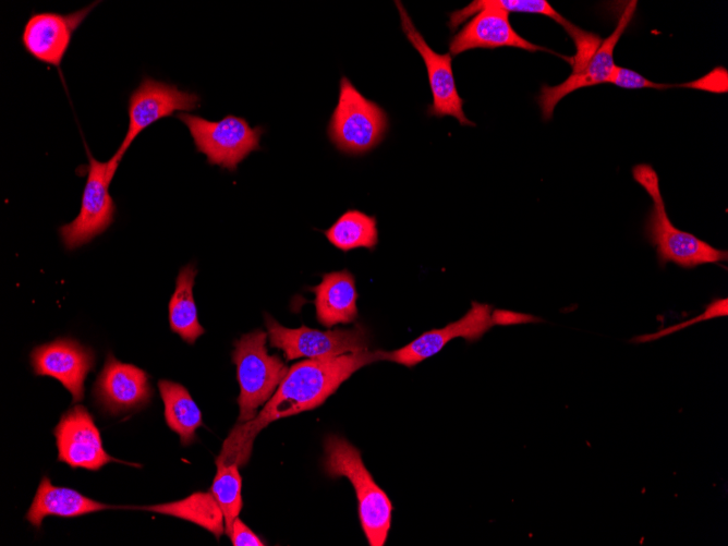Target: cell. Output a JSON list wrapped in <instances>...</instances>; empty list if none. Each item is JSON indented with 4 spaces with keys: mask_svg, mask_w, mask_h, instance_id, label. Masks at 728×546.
Here are the masks:
<instances>
[{
    "mask_svg": "<svg viewBox=\"0 0 728 546\" xmlns=\"http://www.w3.org/2000/svg\"><path fill=\"white\" fill-rule=\"evenodd\" d=\"M388 125L386 111L342 76L338 102L327 128L328 137L337 149L348 155L368 153L384 139Z\"/></svg>",
    "mask_w": 728,
    "mask_h": 546,
    "instance_id": "cell-5",
    "label": "cell"
},
{
    "mask_svg": "<svg viewBox=\"0 0 728 546\" xmlns=\"http://www.w3.org/2000/svg\"><path fill=\"white\" fill-rule=\"evenodd\" d=\"M175 117L186 125L196 150L206 156L209 165L234 171L245 157L260 149L264 129L251 128L244 118L228 114L219 121H209L185 112Z\"/></svg>",
    "mask_w": 728,
    "mask_h": 546,
    "instance_id": "cell-6",
    "label": "cell"
},
{
    "mask_svg": "<svg viewBox=\"0 0 728 546\" xmlns=\"http://www.w3.org/2000/svg\"><path fill=\"white\" fill-rule=\"evenodd\" d=\"M565 31L572 37L577 46V53L570 60L572 72L583 69L599 47V37L593 33L585 32L571 22L563 26Z\"/></svg>",
    "mask_w": 728,
    "mask_h": 546,
    "instance_id": "cell-27",
    "label": "cell"
},
{
    "mask_svg": "<svg viewBox=\"0 0 728 546\" xmlns=\"http://www.w3.org/2000/svg\"><path fill=\"white\" fill-rule=\"evenodd\" d=\"M493 316L495 324L497 326H510L517 324L543 321L541 318L533 315L517 313L508 310H499V308H494Z\"/></svg>",
    "mask_w": 728,
    "mask_h": 546,
    "instance_id": "cell-31",
    "label": "cell"
},
{
    "mask_svg": "<svg viewBox=\"0 0 728 546\" xmlns=\"http://www.w3.org/2000/svg\"><path fill=\"white\" fill-rule=\"evenodd\" d=\"M233 546H264L265 543L244 523L236 518L230 535Z\"/></svg>",
    "mask_w": 728,
    "mask_h": 546,
    "instance_id": "cell-30",
    "label": "cell"
},
{
    "mask_svg": "<svg viewBox=\"0 0 728 546\" xmlns=\"http://www.w3.org/2000/svg\"><path fill=\"white\" fill-rule=\"evenodd\" d=\"M265 325L270 347L282 350L287 361L299 357L329 359L365 351L369 345L368 332L361 324L350 329L321 331L304 325L287 328L266 315Z\"/></svg>",
    "mask_w": 728,
    "mask_h": 546,
    "instance_id": "cell-7",
    "label": "cell"
},
{
    "mask_svg": "<svg viewBox=\"0 0 728 546\" xmlns=\"http://www.w3.org/2000/svg\"><path fill=\"white\" fill-rule=\"evenodd\" d=\"M632 177L646 191L653 203L645 220L644 235L656 248L658 264L662 268L669 262L690 269L699 265L728 259L726 250H718L672 225L660 193L658 174L651 165H635L632 168Z\"/></svg>",
    "mask_w": 728,
    "mask_h": 546,
    "instance_id": "cell-2",
    "label": "cell"
},
{
    "mask_svg": "<svg viewBox=\"0 0 728 546\" xmlns=\"http://www.w3.org/2000/svg\"><path fill=\"white\" fill-rule=\"evenodd\" d=\"M324 234L343 252L359 247L374 250L378 242L376 218L357 209L343 213L331 227L324 230Z\"/></svg>",
    "mask_w": 728,
    "mask_h": 546,
    "instance_id": "cell-23",
    "label": "cell"
},
{
    "mask_svg": "<svg viewBox=\"0 0 728 546\" xmlns=\"http://www.w3.org/2000/svg\"><path fill=\"white\" fill-rule=\"evenodd\" d=\"M679 87L696 88L713 93L727 92V70L724 68H716L707 75L702 76L696 81L677 85Z\"/></svg>",
    "mask_w": 728,
    "mask_h": 546,
    "instance_id": "cell-29",
    "label": "cell"
},
{
    "mask_svg": "<svg viewBox=\"0 0 728 546\" xmlns=\"http://www.w3.org/2000/svg\"><path fill=\"white\" fill-rule=\"evenodd\" d=\"M311 290L315 294L314 304L319 324L330 328L355 320L357 292L349 270L325 274L320 283Z\"/></svg>",
    "mask_w": 728,
    "mask_h": 546,
    "instance_id": "cell-18",
    "label": "cell"
},
{
    "mask_svg": "<svg viewBox=\"0 0 728 546\" xmlns=\"http://www.w3.org/2000/svg\"><path fill=\"white\" fill-rule=\"evenodd\" d=\"M512 47L530 52L548 51L520 36L511 26L509 13L498 8H486L473 17L449 41V53L456 57L472 49Z\"/></svg>",
    "mask_w": 728,
    "mask_h": 546,
    "instance_id": "cell-17",
    "label": "cell"
},
{
    "mask_svg": "<svg viewBox=\"0 0 728 546\" xmlns=\"http://www.w3.org/2000/svg\"><path fill=\"white\" fill-rule=\"evenodd\" d=\"M98 2L68 14L35 12L26 21L21 36L25 51L37 61L59 68L74 32Z\"/></svg>",
    "mask_w": 728,
    "mask_h": 546,
    "instance_id": "cell-11",
    "label": "cell"
},
{
    "mask_svg": "<svg viewBox=\"0 0 728 546\" xmlns=\"http://www.w3.org/2000/svg\"><path fill=\"white\" fill-rule=\"evenodd\" d=\"M636 1H630L618 20L615 31L598 47L587 64L578 72H572L556 86L542 85L537 104L544 121L553 118L558 102L570 93L589 86L608 83L615 68L614 49L630 24L636 9Z\"/></svg>",
    "mask_w": 728,
    "mask_h": 546,
    "instance_id": "cell-15",
    "label": "cell"
},
{
    "mask_svg": "<svg viewBox=\"0 0 728 546\" xmlns=\"http://www.w3.org/2000/svg\"><path fill=\"white\" fill-rule=\"evenodd\" d=\"M486 8H498L508 13H532L548 16L566 26L569 21L559 14L546 0H477L472 1L466 7L453 11L449 14L448 26L451 32H454L460 24L466 21L470 16L475 15Z\"/></svg>",
    "mask_w": 728,
    "mask_h": 546,
    "instance_id": "cell-25",
    "label": "cell"
},
{
    "mask_svg": "<svg viewBox=\"0 0 728 546\" xmlns=\"http://www.w3.org/2000/svg\"><path fill=\"white\" fill-rule=\"evenodd\" d=\"M93 395L105 411L118 414L147 404L153 396V389L145 371L122 363L108 353L95 381Z\"/></svg>",
    "mask_w": 728,
    "mask_h": 546,
    "instance_id": "cell-16",
    "label": "cell"
},
{
    "mask_svg": "<svg viewBox=\"0 0 728 546\" xmlns=\"http://www.w3.org/2000/svg\"><path fill=\"white\" fill-rule=\"evenodd\" d=\"M728 315V299L727 298H719L715 299L712 301L709 304L706 305L705 311L697 315L695 318H692L687 321H682L680 324L669 326L666 328H663L654 333H646V335H640L634 338H632L630 341L634 343H645L650 342L653 340L660 339L663 337L669 336L670 333H674L678 330H681L683 328H687L691 326L692 324H696L700 321H704L707 319L716 318V317H723Z\"/></svg>",
    "mask_w": 728,
    "mask_h": 546,
    "instance_id": "cell-26",
    "label": "cell"
},
{
    "mask_svg": "<svg viewBox=\"0 0 728 546\" xmlns=\"http://www.w3.org/2000/svg\"><path fill=\"white\" fill-rule=\"evenodd\" d=\"M386 351H359L329 359H310L293 364L272 397L257 415L236 423L223 441L216 464L244 466L258 433L270 423L321 405L339 386L361 367L385 361Z\"/></svg>",
    "mask_w": 728,
    "mask_h": 546,
    "instance_id": "cell-1",
    "label": "cell"
},
{
    "mask_svg": "<svg viewBox=\"0 0 728 546\" xmlns=\"http://www.w3.org/2000/svg\"><path fill=\"white\" fill-rule=\"evenodd\" d=\"M138 509L190 521L209 531L217 538L225 533L222 511L210 492H195L181 500Z\"/></svg>",
    "mask_w": 728,
    "mask_h": 546,
    "instance_id": "cell-22",
    "label": "cell"
},
{
    "mask_svg": "<svg viewBox=\"0 0 728 546\" xmlns=\"http://www.w3.org/2000/svg\"><path fill=\"white\" fill-rule=\"evenodd\" d=\"M608 83L626 89L654 88L664 90L677 86L650 81L633 70L618 65H615Z\"/></svg>",
    "mask_w": 728,
    "mask_h": 546,
    "instance_id": "cell-28",
    "label": "cell"
},
{
    "mask_svg": "<svg viewBox=\"0 0 728 546\" xmlns=\"http://www.w3.org/2000/svg\"><path fill=\"white\" fill-rule=\"evenodd\" d=\"M89 166L81 209L75 219L59 228L63 245L75 250L104 233L113 222L116 205L109 194L113 174L108 161L97 160L86 147Z\"/></svg>",
    "mask_w": 728,
    "mask_h": 546,
    "instance_id": "cell-8",
    "label": "cell"
},
{
    "mask_svg": "<svg viewBox=\"0 0 728 546\" xmlns=\"http://www.w3.org/2000/svg\"><path fill=\"white\" fill-rule=\"evenodd\" d=\"M225 518V533L230 537L232 524L243 507L242 477L235 463L217 464V473L209 490Z\"/></svg>",
    "mask_w": 728,
    "mask_h": 546,
    "instance_id": "cell-24",
    "label": "cell"
},
{
    "mask_svg": "<svg viewBox=\"0 0 728 546\" xmlns=\"http://www.w3.org/2000/svg\"><path fill=\"white\" fill-rule=\"evenodd\" d=\"M267 336L256 329L234 341L232 361L240 385L238 423L248 422L257 415L258 408L272 397L288 372L279 355L268 353Z\"/></svg>",
    "mask_w": 728,
    "mask_h": 546,
    "instance_id": "cell-4",
    "label": "cell"
},
{
    "mask_svg": "<svg viewBox=\"0 0 728 546\" xmlns=\"http://www.w3.org/2000/svg\"><path fill=\"white\" fill-rule=\"evenodd\" d=\"M400 20L401 28L407 39L421 54L427 71L428 83L433 96V104L427 107V114L442 118L453 117L461 125L475 126L464 111V100L460 97L452 72V57L449 52L437 53L425 41L423 35L416 29L407 10L400 1L395 2Z\"/></svg>",
    "mask_w": 728,
    "mask_h": 546,
    "instance_id": "cell-10",
    "label": "cell"
},
{
    "mask_svg": "<svg viewBox=\"0 0 728 546\" xmlns=\"http://www.w3.org/2000/svg\"><path fill=\"white\" fill-rule=\"evenodd\" d=\"M196 274L197 269L192 264L180 270L175 280L174 292L169 302L170 329L190 344H193L205 332L198 321L193 296Z\"/></svg>",
    "mask_w": 728,
    "mask_h": 546,
    "instance_id": "cell-21",
    "label": "cell"
},
{
    "mask_svg": "<svg viewBox=\"0 0 728 546\" xmlns=\"http://www.w3.org/2000/svg\"><path fill=\"white\" fill-rule=\"evenodd\" d=\"M110 508L112 506L85 497L77 490L53 486L50 480L44 476L26 513V520L38 529L48 515L74 518Z\"/></svg>",
    "mask_w": 728,
    "mask_h": 546,
    "instance_id": "cell-19",
    "label": "cell"
},
{
    "mask_svg": "<svg viewBox=\"0 0 728 546\" xmlns=\"http://www.w3.org/2000/svg\"><path fill=\"white\" fill-rule=\"evenodd\" d=\"M34 373L59 380L76 403L84 397V383L95 365L92 349L71 338H58L31 353Z\"/></svg>",
    "mask_w": 728,
    "mask_h": 546,
    "instance_id": "cell-14",
    "label": "cell"
},
{
    "mask_svg": "<svg viewBox=\"0 0 728 546\" xmlns=\"http://www.w3.org/2000/svg\"><path fill=\"white\" fill-rule=\"evenodd\" d=\"M493 311L494 307L489 304L472 302L471 308L460 319L440 329L423 332L398 350L386 351L385 361L412 367L437 354L454 338H463L469 342L477 341L496 325Z\"/></svg>",
    "mask_w": 728,
    "mask_h": 546,
    "instance_id": "cell-12",
    "label": "cell"
},
{
    "mask_svg": "<svg viewBox=\"0 0 728 546\" xmlns=\"http://www.w3.org/2000/svg\"><path fill=\"white\" fill-rule=\"evenodd\" d=\"M158 389L167 425L179 435L182 446L191 445L196 440V429L203 425L201 410L181 384L161 379Z\"/></svg>",
    "mask_w": 728,
    "mask_h": 546,
    "instance_id": "cell-20",
    "label": "cell"
},
{
    "mask_svg": "<svg viewBox=\"0 0 728 546\" xmlns=\"http://www.w3.org/2000/svg\"><path fill=\"white\" fill-rule=\"evenodd\" d=\"M53 435L58 448V461L66 463L72 469L96 471L111 461L122 462L105 451L99 429L83 405L75 404L64 412L53 429Z\"/></svg>",
    "mask_w": 728,
    "mask_h": 546,
    "instance_id": "cell-13",
    "label": "cell"
},
{
    "mask_svg": "<svg viewBox=\"0 0 728 546\" xmlns=\"http://www.w3.org/2000/svg\"><path fill=\"white\" fill-rule=\"evenodd\" d=\"M324 470L332 478L344 476L354 487L360 522L371 546H384L392 503L363 463L361 452L347 439L328 435L324 440Z\"/></svg>",
    "mask_w": 728,
    "mask_h": 546,
    "instance_id": "cell-3",
    "label": "cell"
},
{
    "mask_svg": "<svg viewBox=\"0 0 728 546\" xmlns=\"http://www.w3.org/2000/svg\"><path fill=\"white\" fill-rule=\"evenodd\" d=\"M201 105V97L193 92L181 90L174 84L143 76L128 99L129 125L125 136L111 157L120 162L133 141L156 121L171 117L175 111H192Z\"/></svg>",
    "mask_w": 728,
    "mask_h": 546,
    "instance_id": "cell-9",
    "label": "cell"
}]
</instances>
